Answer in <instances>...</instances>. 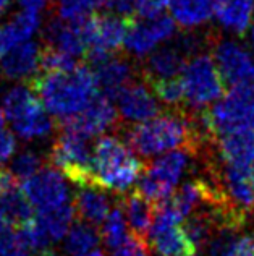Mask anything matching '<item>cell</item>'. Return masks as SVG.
<instances>
[{"mask_svg":"<svg viewBox=\"0 0 254 256\" xmlns=\"http://www.w3.org/2000/svg\"><path fill=\"white\" fill-rule=\"evenodd\" d=\"M118 130L123 132L128 146L141 158H154L180 148L196 158L214 141L199 125L196 114L188 109L157 114L146 122L118 126Z\"/></svg>","mask_w":254,"mask_h":256,"instance_id":"1","label":"cell"},{"mask_svg":"<svg viewBox=\"0 0 254 256\" xmlns=\"http://www.w3.org/2000/svg\"><path fill=\"white\" fill-rule=\"evenodd\" d=\"M26 84L42 100L45 110L58 120H66L83 112L97 96L94 73L83 65L65 72L42 73Z\"/></svg>","mask_w":254,"mask_h":256,"instance_id":"2","label":"cell"},{"mask_svg":"<svg viewBox=\"0 0 254 256\" xmlns=\"http://www.w3.org/2000/svg\"><path fill=\"white\" fill-rule=\"evenodd\" d=\"M144 166L117 136H101L92 150V182L99 188L125 194L138 182Z\"/></svg>","mask_w":254,"mask_h":256,"instance_id":"3","label":"cell"},{"mask_svg":"<svg viewBox=\"0 0 254 256\" xmlns=\"http://www.w3.org/2000/svg\"><path fill=\"white\" fill-rule=\"evenodd\" d=\"M199 122L212 138L227 133L254 130V84L232 88L211 107L198 112Z\"/></svg>","mask_w":254,"mask_h":256,"instance_id":"4","label":"cell"},{"mask_svg":"<svg viewBox=\"0 0 254 256\" xmlns=\"http://www.w3.org/2000/svg\"><path fill=\"white\" fill-rule=\"evenodd\" d=\"M3 114L21 140L32 141L49 136L53 120L29 84H18L5 92Z\"/></svg>","mask_w":254,"mask_h":256,"instance_id":"5","label":"cell"},{"mask_svg":"<svg viewBox=\"0 0 254 256\" xmlns=\"http://www.w3.org/2000/svg\"><path fill=\"white\" fill-rule=\"evenodd\" d=\"M183 86L185 109L204 110L224 96V80L209 54H198L186 62L180 75Z\"/></svg>","mask_w":254,"mask_h":256,"instance_id":"6","label":"cell"},{"mask_svg":"<svg viewBox=\"0 0 254 256\" xmlns=\"http://www.w3.org/2000/svg\"><path fill=\"white\" fill-rule=\"evenodd\" d=\"M195 156L186 150H177L154 159L143 169L138 178V192L154 206L162 203L175 190L183 175L188 172Z\"/></svg>","mask_w":254,"mask_h":256,"instance_id":"7","label":"cell"},{"mask_svg":"<svg viewBox=\"0 0 254 256\" xmlns=\"http://www.w3.org/2000/svg\"><path fill=\"white\" fill-rule=\"evenodd\" d=\"M49 160L76 186L94 185L92 182V150L89 148V138L62 128L52 143Z\"/></svg>","mask_w":254,"mask_h":256,"instance_id":"8","label":"cell"},{"mask_svg":"<svg viewBox=\"0 0 254 256\" xmlns=\"http://www.w3.org/2000/svg\"><path fill=\"white\" fill-rule=\"evenodd\" d=\"M130 22L131 20L113 13L88 15L83 18V36L88 47L86 57L91 60V64L115 54L125 44Z\"/></svg>","mask_w":254,"mask_h":256,"instance_id":"9","label":"cell"},{"mask_svg":"<svg viewBox=\"0 0 254 256\" xmlns=\"http://www.w3.org/2000/svg\"><path fill=\"white\" fill-rule=\"evenodd\" d=\"M177 26L173 18L160 13L152 18H133L128 24L125 38V47L131 56L138 58L148 57L160 42L175 36Z\"/></svg>","mask_w":254,"mask_h":256,"instance_id":"10","label":"cell"},{"mask_svg":"<svg viewBox=\"0 0 254 256\" xmlns=\"http://www.w3.org/2000/svg\"><path fill=\"white\" fill-rule=\"evenodd\" d=\"M172 214L156 208L154 222L148 232L149 248L157 256H191L196 254V248L186 237L182 227H178Z\"/></svg>","mask_w":254,"mask_h":256,"instance_id":"11","label":"cell"},{"mask_svg":"<svg viewBox=\"0 0 254 256\" xmlns=\"http://www.w3.org/2000/svg\"><path fill=\"white\" fill-rule=\"evenodd\" d=\"M23 192L37 211L70 203V188L65 182V175L50 167L41 169L32 177L26 178L23 182Z\"/></svg>","mask_w":254,"mask_h":256,"instance_id":"12","label":"cell"},{"mask_svg":"<svg viewBox=\"0 0 254 256\" xmlns=\"http://www.w3.org/2000/svg\"><path fill=\"white\" fill-rule=\"evenodd\" d=\"M58 126L91 138L107 130H112V128L118 130V110L113 106L112 99L104 96V94H97L83 112L62 120Z\"/></svg>","mask_w":254,"mask_h":256,"instance_id":"13","label":"cell"},{"mask_svg":"<svg viewBox=\"0 0 254 256\" xmlns=\"http://www.w3.org/2000/svg\"><path fill=\"white\" fill-rule=\"evenodd\" d=\"M214 64H216L224 84L235 88L253 83L254 62L245 47L230 39L219 41L214 47Z\"/></svg>","mask_w":254,"mask_h":256,"instance_id":"14","label":"cell"},{"mask_svg":"<svg viewBox=\"0 0 254 256\" xmlns=\"http://www.w3.org/2000/svg\"><path fill=\"white\" fill-rule=\"evenodd\" d=\"M83 18L63 20L50 18V22L44 28V46L52 47L58 52H63L70 57L86 56V41L83 36Z\"/></svg>","mask_w":254,"mask_h":256,"instance_id":"15","label":"cell"},{"mask_svg":"<svg viewBox=\"0 0 254 256\" xmlns=\"http://www.w3.org/2000/svg\"><path fill=\"white\" fill-rule=\"evenodd\" d=\"M92 66H94L92 73H94L99 92L112 100L118 96V92L125 86L133 83L138 73L128 58L115 56V54L92 64Z\"/></svg>","mask_w":254,"mask_h":256,"instance_id":"16","label":"cell"},{"mask_svg":"<svg viewBox=\"0 0 254 256\" xmlns=\"http://www.w3.org/2000/svg\"><path fill=\"white\" fill-rule=\"evenodd\" d=\"M39 62H41V46L37 42L24 41L3 54L0 70L5 78L29 83L41 70Z\"/></svg>","mask_w":254,"mask_h":256,"instance_id":"17","label":"cell"},{"mask_svg":"<svg viewBox=\"0 0 254 256\" xmlns=\"http://www.w3.org/2000/svg\"><path fill=\"white\" fill-rule=\"evenodd\" d=\"M118 102V114L128 122H146L159 114L156 96L143 83H130L115 98Z\"/></svg>","mask_w":254,"mask_h":256,"instance_id":"18","label":"cell"},{"mask_svg":"<svg viewBox=\"0 0 254 256\" xmlns=\"http://www.w3.org/2000/svg\"><path fill=\"white\" fill-rule=\"evenodd\" d=\"M188 57L178 49L175 44L156 47L139 68V73L144 78V83L160 78H175L182 75Z\"/></svg>","mask_w":254,"mask_h":256,"instance_id":"19","label":"cell"},{"mask_svg":"<svg viewBox=\"0 0 254 256\" xmlns=\"http://www.w3.org/2000/svg\"><path fill=\"white\" fill-rule=\"evenodd\" d=\"M214 154L224 164L250 167L254 162V130L217 136L214 140Z\"/></svg>","mask_w":254,"mask_h":256,"instance_id":"20","label":"cell"},{"mask_svg":"<svg viewBox=\"0 0 254 256\" xmlns=\"http://www.w3.org/2000/svg\"><path fill=\"white\" fill-rule=\"evenodd\" d=\"M73 210L79 220L91 226H99L105 220L112 210V201L104 188L94 185L78 186L73 196Z\"/></svg>","mask_w":254,"mask_h":256,"instance_id":"21","label":"cell"},{"mask_svg":"<svg viewBox=\"0 0 254 256\" xmlns=\"http://www.w3.org/2000/svg\"><path fill=\"white\" fill-rule=\"evenodd\" d=\"M217 22L230 32L243 36L254 18V0H211Z\"/></svg>","mask_w":254,"mask_h":256,"instance_id":"22","label":"cell"},{"mask_svg":"<svg viewBox=\"0 0 254 256\" xmlns=\"http://www.w3.org/2000/svg\"><path fill=\"white\" fill-rule=\"evenodd\" d=\"M118 206L126 218V222L131 227V232L141 237H148V232L156 216V206L148 198H144L138 190L122 194L118 200Z\"/></svg>","mask_w":254,"mask_h":256,"instance_id":"23","label":"cell"},{"mask_svg":"<svg viewBox=\"0 0 254 256\" xmlns=\"http://www.w3.org/2000/svg\"><path fill=\"white\" fill-rule=\"evenodd\" d=\"M0 212L11 227H21L32 219V204L18 186L15 177L10 178L0 194Z\"/></svg>","mask_w":254,"mask_h":256,"instance_id":"24","label":"cell"},{"mask_svg":"<svg viewBox=\"0 0 254 256\" xmlns=\"http://www.w3.org/2000/svg\"><path fill=\"white\" fill-rule=\"evenodd\" d=\"M41 26V16L36 12L23 10L21 13H16L5 28L0 31V47L2 54H5L11 47L21 44L24 41H29V38L34 34Z\"/></svg>","mask_w":254,"mask_h":256,"instance_id":"25","label":"cell"},{"mask_svg":"<svg viewBox=\"0 0 254 256\" xmlns=\"http://www.w3.org/2000/svg\"><path fill=\"white\" fill-rule=\"evenodd\" d=\"M173 20L185 30H195L212 16L211 0H167Z\"/></svg>","mask_w":254,"mask_h":256,"instance_id":"26","label":"cell"},{"mask_svg":"<svg viewBox=\"0 0 254 256\" xmlns=\"http://www.w3.org/2000/svg\"><path fill=\"white\" fill-rule=\"evenodd\" d=\"M73 218H75V210H73L71 203H66L57 208H50V210L39 211V216L36 220L39 226L44 228V232L47 234L50 242H58L65 238L66 232L71 227Z\"/></svg>","mask_w":254,"mask_h":256,"instance_id":"27","label":"cell"},{"mask_svg":"<svg viewBox=\"0 0 254 256\" xmlns=\"http://www.w3.org/2000/svg\"><path fill=\"white\" fill-rule=\"evenodd\" d=\"M101 242V234L96 226H91L88 222L78 220L73 224L65 235V252L71 256L83 254L92 250Z\"/></svg>","mask_w":254,"mask_h":256,"instance_id":"28","label":"cell"},{"mask_svg":"<svg viewBox=\"0 0 254 256\" xmlns=\"http://www.w3.org/2000/svg\"><path fill=\"white\" fill-rule=\"evenodd\" d=\"M101 240L105 244V246L109 248V252L115 250V248L122 244V242L128 237V222L122 211V208L117 206L115 210H112L109 216L102 222L101 228Z\"/></svg>","mask_w":254,"mask_h":256,"instance_id":"29","label":"cell"},{"mask_svg":"<svg viewBox=\"0 0 254 256\" xmlns=\"http://www.w3.org/2000/svg\"><path fill=\"white\" fill-rule=\"evenodd\" d=\"M152 88V94L156 96L160 102L172 107L173 110L185 109V98H183V86L180 76L175 78H160L152 80L146 83Z\"/></svg>","mask_w":254,"mask_h":256,"instance_id":"30","label":"cell"},{"mask_svg":"<svg viewBox=\"0 0 254 256\" xmlns=\"http://www.w3.org/2000/svg\"><path fill=\"white\" fill-rule=\"evenodd\" d=\"M109 0H53L57 15L63 20H78L88 16L101 6H105Z\"/></svg>","mask_w":254,"mask_h":256,"instance_id":"31","label":"cell"},{"mask_svg":"<svg viewBox=\"0 0 254 256\" xmlns=\"http://www.w3.org/2000/svg\"><path fill=\"white\" fill-rule=\"evenodd\" d=\"M44 159L42 156L34 150H24L16 154V158H13L11 166H10V174L16 180L24 182L26 178L32 177L42 169Z\"/></svg>","mask_w":254,"mask_h":256,"instance_id":"32","label":"cell"},{"mask_svg":"<svg viewBox=\"0 0 254 256\" xmlns=\"http://www.w3.org/2000/svg\"><path fill=\"white\" fill-rule=\"evenodd\" d=\"M39 64H41V70L44 73L71 70L78 65L75 57H70L66 54L58 52L47 46L41 47V62Z\"/></svg>","mask_w":254,"mask_h":256,"instance_id":"33","label":"cell"},{"mask_svg":"<svg viewBox=\"0 0 254 256\" xmlns=\"http://www.w3.org/2000/svg\"><path fill=\"white\" fill-rule=\"evenodd\" d=\"M149 252L151 248L148 244V238L131 232L115 250L110 252V254L112 256H149Z\"/></svg>","mask_w":254,"mask_h":256,"instance_id":"34","label":"cell"},{"mask_svg":"<svg viewBox=\"0 0 254 256\" xmlns=\"http://www.w3.org/2000/svg\"><path fill=\"white\" fill-rule=\"evenodd\" d=\"M135 16L139 18H152L164 13L167 0H130Z\"/></svg>","mask_w":254,"mask_h":256,"instance_id":"35","label":"cell"},{"mask_svg":"<svg viewBox=\"0 0 254 256\" xmlns=\"http://www.w3.org/2000/svg\"><path fill=\"white\" fill-rule=\"evenodd\" d=\"M230 256H254V237L250 234H238L232 244Z\"/></svg>","mask_w":254,"mask_h":256,"instance_id":"36","label":"cell"},{"mask_svg":"<svg viewBox=\"0 0 254 256\" xmlns=\"http://www.w3.org/2000/svg\"><path fill=\"white\" fill-rule=\"evenodd\" d=\"M15 151H16L15 136L10 132L0 130V166L5 164L6 160H10Z\"/></svg>","mask_w":254,"mask_h":256,"instance_id":"37","label":"cell"},{"mask_svg":"<svg viewBox=\"0 0 254 256\" xmlns=\"http://www.w3.org/2000/svg\"><path fill=\"white\" fill-rule=\"evenodd\" d=\"M19 5H21L23 10H29V12H36L39 13L44 10L45 6L52 4V0H18Z\"/></svg>","mask_w":254,"mask_h":256,"instance_id":"38","label":"cell"},{"mask_svg":"<svg viewBox=\"0 0 254 256\" xmlns=\"http://www.w3.org/2000/svg\"><path fill=\"white\" fill-rule=\"evenodd\" d=\"M11 177H13V175H11L8 170H3V169L0 170V194H2V192H3L5 185L8 184Z\"/></svg>","mask_w":254,"mask_h":256,"instance_id":"39","label":"cell"},{"mask_svg":"<svg viewBox=\"0 0 254 256\" xmlns=\"http://www.w3.org/2000/svg\"><path fill=\"white\" fill-rule=\"evenodd\" d=\"M5 256H29V253L24 250V248L18 244V240H16V246L13 248V250H10L8 253H6Z\"/></svg>","mask_w":254,"mask_h":256,"instance_id":"40","label":"cell"},{"mask_svg":"<svg viewBox=\"0 0 254 256\" xmlns=\"http://www.w3.org/2000/svg\"><path fill=\"white\" fill-rule=\"evenodd\" d=\"M78 256H105V253L102 250H89L83 254H78Z\"/></svg>","mask_w":254,"mask_h":256,"instance_id":"41","label":"cell"},{"mask_svg":"<svg viewBox=\"0 0 254 256\" xmlns=\"http://www.w3.org/2000/svg\"><path fill=\"white\" fill-rule=\"evenodd\" d=\"M10 2H11V0H0V13H3L6 8H8Z\"/></svg>","mask_w":254,"mask_h":256,"instance_id":"42","label":"cell"},{"mask_svg":"<svg viewBox=\"0 0 254 256\" xmlns=\"http://www.w3.org/2000/svg\"><path fill=\"white\" fill-rule=\"evenodd\" d=\"M39 256H63V254H60V253L53 252V250H49V248H47V250H44Z\"/></svg>","mask_w":254,"mask_h":256,"instance_id":"43","label":"cell"},{"mask_svg":"<svg viewBox=\"0 0 254 256\" xmlns=\"http://www.w3.org/2000/svg\"><path fill=\"white\" fill-rule=\"evenodd\" d=\"M3 124H5V114L2 109H0V130L3 128Z\"/></svg>","mask_w":254,"mask_h":256,"instance_id":"44","label":"cell"},{"mask_svg":"<svg viewBox=\"0 0 254 256\" xmlns=\"http://www.w3.org/2000/svg\"><path fill=\"white\" fill-rule=\"evenodd\" d=\"M250 44H251V47L254 49V26H253L251 31H250Z\"/></svg>","mask_w":254,"mask_h":256,"instance_id":"45","label":"cell"},{"mask_svg":"<svg viewBox=\"0 0 254 256\" xmlns=\"http://www.w3.org/2000/svg\"><path fill=\"white\" fill-rule=\"evenodd\" d=\"M250 177H251V182H253V185H254V162L250 167Z\"/></svg>","mask_w":254,"mask_h":256,"instance_id":"46","label":"cell"},{"mask_svg":"<svg viewBox=\"0 0 254 256\" xmlns=\"http://www.w3.org/2000/svg\"><path fill=\"white\" fill-rule=\"evenodd\" d=\"M253 84H254V73H253Z\"/></svg>","mask_w":254,"mask_h":256,"instance_id":"47","label":"cell"},{"mask_svg":"<svg viewBox=\"0 0 254 256\" xmlns=\"http://www.w3.org/2000/svg\"><path fill=\"white\" fill-rule=\"evenodd\" d=\"M191 256H195V254H191Z\"/></svg>","mask_w":254,"mask_h":256,"instance_id":"48","label":"cell"}]
</instances>
